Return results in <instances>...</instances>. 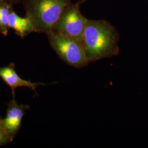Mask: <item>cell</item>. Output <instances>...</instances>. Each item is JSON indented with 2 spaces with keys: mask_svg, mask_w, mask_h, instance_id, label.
<instances>
[{
  "mask_svg": "<svg viewBox=\"0 0 148 148\" xmlns=\"http://www.w3.org/2000/svg\"><path fill=\"white\" fill-rule=\"evenodd\" d=\"M2 117H0V146L7 144L11 142L13 138L9 136L1 126Z\"/></svg>",
  "mask_w": 148,
  "mask_h": 148,
  "instance_id": "9",
  "label": "cell"
},
{
  "mask_svg": "<svg viewBox=\"0 0 148 148\" xmlns=\"http://www.w3.org/2000/svg\"><path fill=\"white\" fill-rule=\"evenodd\" d=\"M8 26L21 38L35 32L34 28L29 19L27 17L21 18L17 15L13 8H11L8 16Z\"/></svg>",
  "mask_w": 148,
  "mask_h": 148,
  "instance_id": "7",
  "label": "cell"
},
{
  "mask_svg": "<svg viewBox=\"0 0 148 148\" xmlns=\"http://www.w3.org/2000/svg\"><path fill=\"white\" fill-rule=\"evenodd\" d=\"M15 65L11 63L5 67L0 68V77L8 86L10 87L12 90V95L14 98V90L16 88L19 87H27L32 89L35 94L37 95L36 88L37 86L44 85L42 83L32 82L30 81L22 79L17 74L15 70Z\"/></svg>",
  "mask_w": 148,
  "mask_h": 148,
  "instance_id": "6",
  "label": "cell"
},
{
  "mask_svg": "<svg viewBox=\"0 0 148 148\" xmlns=\"http://www.w3.org/2000/svg\"><path fill=\"white\" fill-rule=\"evenodd\" d=\"M12 5L3 0H0V33L6 36L10 30L8 16Z\"/></svg>",
  "mask_w": 148,
  "mask_h": 148,
  "instance_id": "8",
  "label": "cell"
},
{
  "mask_svg": "<svg viewBox=\"0 0 148 148\" xmlns=\"http://www.w3.org/2000/svg\"><path fill=\"white\" fill-rule=\"evenodd\" d=\"M46 35L53 50L66 63L78 69L88 65L81 43L54 31L48 32Z\"/></svg>",
  "mask_w": 148,
  "mask_h": 148,
  "instance_id": "3",
  "label": "cell"
},
{
  "mask_svg": "<svg viewBox=\"0 0 148 148\" xmlns=\"http://www.w3.org/2000/svg\"><path fill=\"white\" fill-rule=\"evenodd\" d=\"M71 0H23L25 17L35 32L47 34L53 30L64 8Z\"/></svg>",
  "mask_w": 148,
  "mask_h": 148,
  "instance_id": "2",
  "label": "cell"
},
{
  "mask_svg": "<svg viewBox=\"0 0 148 148\" xmlns=\"http://www.w3.org/2000/svg\"><path fill=\"white\" fill-rule=\"evenodd\" d=\"M29 109V106L17 104L14 98L8 103L6 116L2 119L1 126L11 137L14 138L19 131L25 111Z\"/></svg>",
  "mask_w": 148,
  "mask_h": 148,
  "instance_id": "5",
  "label": "cell"
},
{
  "mask_svg": "<svg viewBox=\"0 0 148 148\" xmlns=\"http://www.w3.org/2000/svg\"><path fill=\"white\" fill-rule=\"evenodd\" d=\"M119 38L116 27L109 21L87 19L81 43L88 63L117 56Z\"/></svg>",
  "mask_w": 148,
  "mask_h": 148,
  "instance_id": "1",
  "label": "cell"
},
{
  "mask_svg": "<svg viewBox=\"0 0 148 148\" xmlns=\"http://www.w3.org/2000/svg\"><path fill=\"white\" fill-rule=\"evenodd\" d=\"M79 5L77 2L75 4L71 3L66 6L52 31L71 37L81 43L87 19L82 14Z\"/></svg>",
  "mask_w": 148,
  "mask_h": 148,
  "instance_id": "4",
  "label": "cell"
},
{
  "mask_svg": "<svg viewBox=\"0 0 148 148\" xmlns=\"http://www.w3.org/2000/svg\"><path fill=\"white\" fill-rule=\"evenodd\" d=\"M3 1L7 2V3L10 4V5L13 6V5H15L17 3H18L21 0H3Z\"/></svg>",
  "mask_w": 148,
  "mask_h": 148,
  "instance_id": "10",
  "label": "cell"
},
{
  "mask_svg": "<svg viewBox=\"0 0 148 148\" xmlns=\"http://www.w3.org/2000/svg\"><path fill=\"white\" fill-rule=\"evenodd\" d=\"M87 0H78V1H77V3L79 4V5H81L82 3H84L85 1H86Z\"/></svg>",
  "mask_w": 148,
  "mask_h": 148,
  "instance_id": "11",
  "label": "cell"
}]
</instances>
